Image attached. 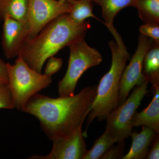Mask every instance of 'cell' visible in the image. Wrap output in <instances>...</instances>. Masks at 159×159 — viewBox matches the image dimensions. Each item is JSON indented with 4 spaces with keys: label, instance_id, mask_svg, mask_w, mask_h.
Wrapping results in <instances>:
<instances>
[{
    "label": "cell",
    "instance_id": "6da1fadb",
    "mask_svg": "<svg viewBox=\"0 0 159 159\" xmlns=\"http://www.w3.org/2000/svg\"><path fill=\"white\" fill-rule=\"evenodd\" d=\"M97 91V86L88 87L76 95L57 98L37 93L20 110L37 118L43 130L52 141L82 128Z\"/></svg>",
    "mask_w": 159,
    "mask_h": 159
},
{
    "label": "cell",
    "instance_id": "3957f363",
    "mask_svg": "<svg viewBox=\"0 0 159 159\" xmlns=\"http://www.w3.org/2000/svg\"><path fill=\"white\" fill-rule=\"evenodd\" d=\"M111 53V64L109 70L99 81L97 95L88 117L87 127L97 119L105 120L110 112L119 105L120 80L129 54L122 38L109 43Z\"/></svg>",
    "mask_w": 159,
    "mask_h": 159
},
{
    "label": "cell",
    "instance_id": "9c48e42d",
    "mask_svg": "<svg viewBox=\"0 0 159 159\" xmlns=\"http://www.w3.org/2000/svg\"><path fill=\"white\" fill-rule=\"evenodd\" d=\"M53 147L47 156H34L29 159H84L87 147L82 128L74 132L52 140Z\"/></svg>",
    "mask_w": 159,
    "mask_h": 159
},
{
    "label": "cell",
    "instance_id": "7402d4cb",
    "mask_svg": "<svg viewBox=\"0 0 159 159\" xmlns=\"http://www.w3.org/2000/svg\"><path fill=\"white\" fill-rule=\"evenodd\" d=\"M48 60L44 74L47 76H52L58 72L61 68L63 61L61 58H57L54 56L50 57Z\"/></svg>",
    "mask_w": 159,
    "mask_h": 159
},
{
    "label": "cell",
    "instance_id": "603a6c76",
    "mask_svg": "<svg viewBox=\"0 0 159 159\" xmlns=\"http://www.w3.org/2000/svg\"><path fill=\"white\" fill-rule=\"evenodd\" d=\"M152 145L150 150H148L146 156L147 159H159V134L152 142Z\"/></svg>",
    "mask_w": 159,
    "mask_h": 159
},
{
    "label": "cell",
    "instance_id": "8992f818",
    "mask_svg": "<svg viewBox=\"0 0 159 159\" xmlns=\"http://www.w3.org/2000/svg\"><path fill=\"white\" fill-rule=\"evenodd\" d=\"M149 81L146 80L134 89L122 104L114 109L107 117L106 130L116 142L125 141L132 133V120L142 99L148 92Z\"/></svg>",
    "mask_w": 159,
    "mask_h": 159
},
{
    "label": "cell",
    "instance_id": "7c38bea8",
    "mask_svg": "<svg viewBox=\"0 0 159 159\" xmlns=\"http://www.w3.org/2000/svg\"><path fill=\"white\" fill-rule=\"evenodd\" d=\"M154 94L148 106L140 112H136L132 120L133 127L146 126L159 133V84L153 86Z\"/></svg>",
    "mask_w": 159,
    "mask_h": 159
},
{
    "label": "cell",
    "instance_id": "9a60e30c",
    "mask_svg": "<svg viewBox=\"0 0 159 159\" xmlns=\"http://www.w3.org/2000/svg\"><path fill=\"white\" fill-rule=\"evenodd\" d=\"M29 0H0V20L8 16L25 22Z\"/></svg>",
    "mask_w": 159,
    "mask_h": 159
},
{
    "label": "cell",
    "instance_id": "44dd1931",
    "mask_svg": "<svg viewBox=\"0 0 159 159\" xmlns=\"http://www.w3.org/2000/svg\"><path fill=\"white\" fill-rule=\"evenodd\" d=\"M139 30L141 34L159 43V24L145 23L140 27Z\"/></svg>",
    "mask_w": 159,
    "mask_h": 159
},
{
    "label": "cell",
    "instance_id": "ac0fdd59",
    "mask_svg": "<svg viewBox=\"0 0 159 159\" xmlns=\"http://www.w3.org/2000/svg\"><path fill=\"white\" fill-rule=\"evenodd\" d=\"M116 143L115 140L106 130L102 135L94 142L92 148L87 152L84 159H99L111 146Z\"/></svg>",
    "mask_w": 159,
    "mask_h": 159
},
{
    "label": "cell",
    "instance_id": "cb8c5ba5",
    "mask_svg": "<svg viewBox=\"0 0 159 159\" xmlns=\"http://www.w3.org/2000/svg\"><path fill=\"white\" fill-rule=\"evenodd\" d=\"M0 84H9L7 63L0 57Z\"/></svg>",
    "mask_w": 159,
    "mask_h": 159
},
{
    "label": "cell",
    "instance_id": "4fadbf2b",
    "mask_svg": "<svg viewBox=\"0 0 159 159\" xmlns=\"http://www.w3.org/2000/svg\"><path fill=\"white\" fill-rule=\"evenodd\" d=\"M101 7L104 25L112 34L117 31L113 25L117 14L124 8L134 6L137 0H91Z\"/></svg>",
    "mask_w": 159,
    "mask_h": 159
},
{
    "label": "cell",
    "instance_id": "8fae6325",
    "mask_svg": "<svg viewBox=\"0 0 159 159\" xmlns=\"http://www.w3.org/2000/svg\"><path fill=\"white\" fill-rule=\"evenodd\" d=\"M159 134L146 126H142L140 133L132 132L130 136L132 142L130 149L122 159L146 158L149 146Z\"/></svg>",
    "mask_w": 159,
    "mask_h": 159
},
{
    "label": "cell",
    "instance_id": "2e32d148",
    "mask_svg": "<svg viewBox=\"0 0 159 159\" xmlns=\"http://www.w3.org/2000/svg\"><path fill=\"white\" fill-rule=\"evenodd\" d=\"M70 5L71 10L68 15L72 20L81 24L86 19L93 17L100 21L93 13V2L91 0H66Z\"/></svg>",
    "mask_w": 159,
    "mask_h": 159
},
{
    "label": "cell",
    "instance_id": "ffe728a7",
    "mask_svg": "<svg viewBox=\"0 0 159 159\" xmlns=\"http://www.w3.org/2000/svg\"><path fill=\"white\" fill-rule=\"evenodd\" d=\"M118 145H113L109 148L101 157V159H122L124 155L125 149V141L118 142Z\"/></svg>",
    "mask_w": 159,
    "mask_h": 159
},
{
    "label": "cell",
    "instance_id": "7a4b0ae2",
    "mask_svg": "<svg viewBox=\"0 0 159 159\" xmlns=\"http://www.w3.org/2000/svg\"><path fill=\"white\" fill-rule=\"evenodd\" d=\"M90 28L89 21L77 24L67 14L60 16L45 26L34 38L27 41L20 54L29 67L42 73L47 60L72 43L84 38Z\"/></svg>",
    "mask_w": 159,
    "mask_h": 159
},
{
    "label": "cell",
    "instance_id": "e0dca14e",
    "mask_svg": "<svg viewBox=\"0 0 159 159\" xmlns=\"http://www.w3.org/2000/svg\"><path fill=\"white\" fill-rule=\"evenodd\" d=\"M134 7L144 23L159 24V0H137Z\"/></svg>",
    "mask_w": 159,
    "mask_h": 159
},
{
    "label": "cell",
    "instance_id": "d6986e66",
    "mask_svg": "<svg viewBox=\"0 0 159 159\" xmlns=\"http://www.w3.org/2000/svg\"><path fill=\"white\" fill-rule=\"evenodd\" d=\"M15 108L9 84H0V109Z\"/></svg>",
    "mask_w": 159,
    "mask_h": 159
},
{
    "label": "cell",
    "instance_id": "30bf717a",
    "mask_svg": "<svg viewBox=\"0 0 159 159\" xmlns=\"http://www.w3.org/2000/svg\"><path fill=\"white\" fill-rule=\"evenodd\" d=\"M2 46L7 59L17 57L29 39V29L26 22L6 17L3 20Z\"/></svg>",
    "mask_w": 159,
    "mask_h": 159
},
{
    "label": "cell",
    "instance_id": "5bb4252c",
    "mask_svg": "<svg viewBox=\"0 0 159 159\" xmlns=\"http://www.w3.org/2000/svg\"><path fill=\"white\" fill-rule=\"evenodd\" d=\"M143 73L152 86L159 84V43L153 41L145 54Z\"/></svg>",
    "mask_w": 159,
    "mask_h": 159
},
{
    "label": "cell",
    "instance_id": "277c9868",
    "mask_svg": "<svg viewBox=\"0 0 159 159\" xmlns=\"http://www.w3.org/2000/svg\"><path fill=\"white\" fill-rule=\"evenodd\" d=\"M7 65L12 101L18 109H21L31 97L52 83V76L31 68L20 54L13 64L7 63Z\"/></svg>",
    "mask_w": 159,
    "mask_h": 159
},
{
    "label": "cell",
    "instance_id": "ba28073f",
    "mask_svg": "<svg viewBox=\"0 0 159 159\" xmlns=\"http://www.w3.org/2000/svg\"><path fill=\"white\" fill-rule=\"evenodd\" d=\"M153 42V40L147 36L142 34L139 35L136 50L129 64L125 66L120 80L119 105L127 99L135 86L141 85L148 80L143 73V61Z\"/></svg>",
    "mask_w": 159,
    "mask_h": 159
},
{
    "label": "cell",
    "instance_id": "5b68a950",
    "mask_svg": "<svg viewBox=\"0 0 159 159\" xmlns=\"http://www.w3.org/2000/svg\"><path fill=\"white\" fill-rule=\"evenodd\" d=\"M70 57L67 70L58 84L59 97L73 96L78 80L88 69L99 66L102 61L101 54L89 45L84 38L69 46Z\"/></svg>",
    "mask_w": 159,
    "mask_h": 159
},
{
    "label": "cell",
    "instance_id": "52a82bcc",
    "mask_svg": "<svg viewBox=\"0 0 159 159\" xmlns=\"http://www.w3.org/2000/svg\"><path fill=\"white\" fill-rule=\"evenodd\" d=\"M70 10V5L66 0H29L26 21L29 40L34 38L51 21L68 14Z\"/></svg>",
    "mask_w": 159,
    "mask_h": 159
}]
</instances>
